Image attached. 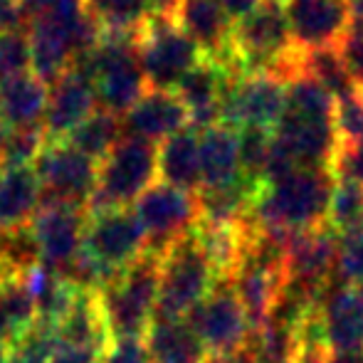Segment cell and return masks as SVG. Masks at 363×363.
<instances>
[{
	"label": "cell",
	"instance_id": "cell-1",
	"mask_svg": "<svg viewBox=\"0 0 363 363\" xmlns=\"http://www.w3.org/2000/svg\"><path fill=\"white\" fill-rule=\"evenodd\" d=\"M331 171H294L282 181L267 183L259 191L250 220L259 228L279 233H304L326 223L331 193Z\"/></svg>",
	"mask_w": 363,
	"mask_h": 363
},
{
	"label": "cell",
	"instance_id": "cell-2",
	"mask_svg": "<svg viewBox=\"0 0 363 363\" xmlns=\"http://www.w3.org/2000/svg\"><path fill=\"white\" fill-rule=\"evenodd\" d=\"M94 84L96 106L109 114L124 116L146 94V77L141 72L136 35L104 33L94 50L72 65Z\"/></svg>",
	"mask_w": 363,
	"mask_h": 363
},
{
	"label": "cell",
	"instance_id": "cell-3",
	"mask_svg": "<svg viewBox=\"0 0 363 363\" xmlns=\"http://www.w3.org/2000/svg\"><path fill=\"white\" fill-rule=\"evenodd\" d=\"M161 277V255L144 252L131 267L96 291L111 341L144 339L153 319Z\"/></svg>",
	"mask_w": 363,
	"mask_h": 363
},
{
	"label": "cell",
	"instance_id": "cell-4",
	"mask_svg": "<svg viewBox=\"0 0 363 363\" xmlns=\"http://www.w3.org/2000/svg\"><path fill=\"white\" fill-rule=\"evenodd\" d=\"M213 287H216V274L191 230L186 238L173 242L161 257L153 319H186L211 294Z\"/></svg>",
	"mask_w": 363,
	"mask_h": 363
},
{
	"label": "cell",
	"instance_id": "cell-5",
	"mask_svg": "<svg viewBox=\"0 0 363 363\" xmlns=\"http://www.w3.org/2000/svg\"><path fill=\"white\" fill-rule=\"evenodd\" d=\"M136 52L146 84L158 91H173L203 60L201 48L178 28L176 20L156 13L136 33Z\"/></svg>",
	"mask_w": 363,
	"mask_h": 363
},
{
	"label": "cell",
	"instance_id": "cell-6",
	"mask_svg": "<svg viewBox=\"0 0 363 363\" xmlns=\"http://www.w3.org/2000/svg\"><path fill=\"white\" fill-rule=\"evenodd\" d=\"M156 146L136 139H121L96 166V186L89 213L116 211L136 203L156 178Z\"/></svg>",
	"mask_w": 363,
	"mask_h": 363
},
{
	"label": "cell",
	"instance_id": "cell-7",
	"mask_svg": "<svg viewBox=\"0 0 363 363\" xmlns=\"http://www.w3.org/2000/svg\"><path fill=\"white\" fill-rule=\"evenodd\" d=\"M134 216L146 233V252L161 255L186 238L201 223L198 193L173 188L168 183H153L134 203Z\"/></svg>",
	"mask_w": 363,
	"mask_h": 363
},
{
	"label": "cell",
	"instance_id": "cell-8",
	"mask_svg": "<svg viewBox=\"0 0 363 363\" xmlns=\"http://www.w3.org/2000/svg\"><path fill=\"white\" fill-rule=\"evenodd\" d=\"M287 82L274 72H252L233 77L225 91L220 124L235 131L264 129L272 131L284 114Z\"/></svg>",
	"mask_w": 363,
	"mask_h": 363
},
{
	"label": "cell",
	"instance_id": "cell-9",
	"mask_svg": "<svg viewBox=\"0 0 363 363\" xmlns=\"http://www.w3.org/2000/svg\"><path fill=\"white\" fill-rule=\"evenodd\" d=\"M33 168L43 188V206L55 203L89 211L96 186V163L91 158L67 141H48Z\"/></svg>",
	"mask_w": 363,
	"mask_h": 363
},
{
	"label": "cell",
	"instance_id": "cell-10",
	"mask_svg": "<svg viewBox=\"0 0 363 363\" xmlns=\"http://www.w3.org/2000/svg\"><path fill=\"white\" fill-rule=\"evenodd\" d=\"M84 252L119 274L146 252V233L129 208L89 213L84 230Z\"/></svg>",
	"mask_w": 363,
	"mask_h": 363
},
{
	"label": "cell",
	"instance_id": "cell-11",
	"mask_svg": "<svg viewBox=\"0 0 363 363\" xmlns=\"http://www.w3.org/2000/svg\"><path fill=\"white\" fill-rule=\"evenodd\" d=\"M193 334L201 339L208 356L235 354L250 339V321L230 282L216 284L211 294L186 316Z\"/></svg>",
	"mask_w": 363,
	"mask_h": 363
},
{
	"label": "cell",
	"instance_id": "cell-12",
	"mask_svg": "<svg viewBox=\"0 0 363 363\" xmlns=\"http://www.w3.org/2000/svg\"><path fill=\"white\" fill-rule=\"evenodd\" d=\"M339 242L341 235L326 223L304 233H294L287 245L284 282L324 299L334 282Z\"/></svg>",
	"mask_w": 363,
	"mask_h": 363
},
{
	"label": "cell",
	"instance_id": "cell-13",
	"mask_svg": "<svg viewBox=\"0 0 363 363\" xmlns=\"http://www.w3.org/2000/svg\"><path fill=\"white\" fill-rule=\"evenodd\" d=\"M296 50L339 48L351 25V0H282Z\"/></svg>",
	"mask_w": 363,
	"mask_h": 363
},
{
	"label": "cell",
	"instance_id": "cell-14",
	"mask_svg": "<svg viewBox=\"0 0 363 363\" xmlns=\"http://www.w3.org/2000/svg\"><path fill=\"white\" fill-rule=\"evenodd\" d=\"M89 211L72 206H40L38 216L33 218V233L40 245V259L45 267L60 272L69 264L84 247V230Z\"/></svg>",
	"mask_w": 363,
	"mask_h": 363
},
{
	"label": "cell",
	"instance_id": "cell-15",
	"mask_svg": "<svg viewBox=\"0 0 363 363\" xmlns=\"http://www.w3.org/2000/svg\"><path fill=\"white\" fill-rule=\"evenodd\" d=\"M233 77H238V72L208 57H203L183 77L173 94L186 106L188 126H193L196 131H206L220 124V109H223L225 91H228Z\"/></svg>",
	"mask_w": 363,
	"mask_h": 363
},
{
	"label": "cell",
	"instance_id": "cell-16",
	"mask_svg": "<svg viewBox=\"0 0 363 363\" xmlns=\"http://www.w3.org/2000/svg\"><path fill=\"white\" fill-rule=\"evenodd\" d=\"M173 20L201 48L203 57L216 60L235 72L233 52H230L233 20L218 0H181Z\"/></svg>",
	"mask_w": 363,
	"mask_h": 363
},
{
	"label": "cell",
	"instance_id": "cell-17",
	"mask_svg": "<svg viewBox=\"0 0 363 363\" xmlns=\"http://www.w3.org/2000/svg\"><path fill=\"white\" fill-rule=\"evenodd\" d=\"M96 109L94 84L79 69H69L50 86L43 134L48 141H65Z\"/></svg>",
	"mask_w": 363,
	"mask_h": 363
},
{
	"label": "cell",
	"instance_id": "cell-18",
	"mask_svg": "<svg viewBox=\"0 0 363 363\" xmlns=\"http://www.w3.org/2000/svg\"><path fill=\"white\" fill-rule=\"evenodd\" d=\"M126 139L146 141H166L173 134L188 126V111L173 91L146 89V94L121 116Z\"/></svg>",
	"mask_w": 363,
	"mask_h": 363
},
{
	"label": "cell",
	"instance_id": "cell-19",
	"mask_svg": "<svg viewBox=\"0 0 363 363\" xmlns=\"http://www.w3.org/2000/svg\"><path fill=\"white\" fill-rule=\"evenodd\" d=\"M321 326L329 351H363V287L331 282L321 301Z\"/></svg>",
	"mask_w": 363,
	"mask_h": 363
},
{
	"label": "cell",
	"instance_id": "cell-20",
	"mask_svg": "<svg viewBox=\"0 0 363 363\" xmlns=\"http://www.w3.org/2000/svg\"><path fill=\"white\" fill-rule=\"evenodd\" d=\"M50 86L33 72L0 82V124L8 131L43 129Z\"/></svg>",
	"mask_w": 363,
	"mask_h": 363
},
{
	"label": "cell",
	"instance_id": "cell-21",
	"mask_svg": "<svg viewBox=\"0 0 363 363\" xmlns=\"http://www.w3.org/2000/svg\"><path fill=\"white\" fill-rule=\"evenodd\" d=\"M156 166L163 183L188 193H198L203 188L201 134L193 126H186L171 139H166L156 148Z\"/></svg>",
	"mask_w": 363,
	"mask_h": 363
},
{
	"label": "cell",
	"instance_id": "cell-22",
	"mask_svg": "<svg viewBox=\"0 0 363 363\" xmlns=\"http://www.w3.org/2000/svg\"><path fill=\"white\" fill-rule=\"evenodd\" d=\"M43 206V188L33 166L0 168V230L30 225Z\"/></svg>",
	"mask_w": 363,
	"mask_h": 363
},
{
	"label": "cell",
	"instance_id": "cell-23",
	"mask_svg": "<svg viewBox=\"0 0 363 363\" xmlns=\"http://www.w3.org/2000/svg\"><path fill=\"white\" fill-rule=\"evenodd\" d=\"M144 346L151 363H203L208 356L186 319H153Z\"/></svg>",
	"mask_w": 363,
	"mask_h": 363
},
{
	"label": "cell",
	"instance_id": "cell-24",
	"mask_svg": "<svg viewBox=\"0 0 363 363\" xmlns=\"http://www.w3.org/2000/svg\"><path fill=\"white\" fill-rule=\"evenodd\" d=\"M240 146L238 131L225 124H216L201 131V181L203 188H218L238 181Z\"/></svg>",
	"mask_w": 363,
	"mask_h": 363
},
{
	"label": "cell",
	"instance_id": "cell-25",
	"mask_svg": "<svg viewBox=\"0 0 363 363\" xmlns=\"http://www.w3.org/2000/svg\"><path fill=\"white\" fill-rule=\"evenodd\" d=\"M262 183L247 176L218 188H201L198 203H201V220L206 223H242L250 218L252 206L257 201Z\"/></svg>",
	"mask_w": 363,
	"mask_h": 363
},
{
	"label": "cell",
	"instance_id": "cell-26",
	"mask_svg": "<svg viewBox=\"0 0 363 363\" xmlns=\"http://www.w3.org/2000/svg\"><path fill=\"white\" fill-rule=\"evenodd\" d=\"M35 319H38V311H35L33 296L25 287V279H0V341L13 349L33 329Z\"/></svg>",
	"mask_w": 363,
	"mask_h": 363
},
{
	"label": "cell",
	"instance_id": "cell-27",
	"mask_svg": "<svg viewBox=\"0 0 363 363\" xmlns=\"http://www.w3.org/2000/svg\"><path fill=\"white\" fill-rule=\"evenodd\" d=\"M124 126H121V116L109 114V111L96 106L84 121L67 136V144L74 146L79 153H84L91 161H104L109 151L124 139Z\"/></svg>",
	"mask_w": 363,
	"mask_h": 363
},
{
	"label": "cell",
	"instance_id": "cell-28",
	"mask_svg": "<svg viewBox=\"0 0 363 363\" xmlns=\"http://www.w3.org/2000/svg\"><path fill=\"white\" fill-rule=\"evenodd\" d=\"M301 334L296 326L267 319L247 339L252 363H296L301 354Z\"/></svg>",
	"mask_w": 363,
	"mask_h": 363
},
{
	"label": "cell",
	"instance_id": "cell-29",
	"mask_svg": "<svg viewBox=\"0 0 363 363\" xmlns=\"http://www.w3.org/2000/svg\"><path fill=\"white\" fill-rule=\"evenodd\" d=\"M294 72L311 77L316 84H321L331 96H334V101H341V99H346V96L359 94V91L354 89V84H351L349 74H346V67H344V62H341L339 50L336 48L306 50V52L299 50Z\"/></svg>",
	"mask_w": 363,
	"mask_h": 363
},
{
	"label": "cell",
	"instance_id": "cell-30",
	"mask_svg": "<svg viewBox=\"0 0 363 363\" xmlns=\"http://www.w3.org/2000/svg\"><path fill=\"white\" fill-rule=\"evenodd\" d=\"M86 10L94 15L104 33L136 35L151 20V0H86Z\"/></svg>",
	"mask_w": 363,
	"mask_h": 363
},
{
	"label": "cell",
	"instance_id": "cell-31",
	"mask_svg": "<svg viewBox=\"0 0 363 363\" xmlns=\"http://www.w3.org/2000/svg\"><path fill=\"white\" fill-rule=\"evenodd\" d=\"M38 264H43V259H40V245L33 225L0 230V274L3 277H25Z\"/></svg>",
	"mask_w": 363,
	"mask_h": 363
},
{
	"label": "cell",
	"instance_id": "cell-32",
	"mask_svg": "<svg viewBox=\"0 0 363 363\" xmlns=\"http://www.w3.org/2000/svg\"><path fill=\"white\" fill-rule=\"evenodd\" d=\"M326 225L336 230L339 235L354 233L363 228V186L351 181H336L331 193Z\"/></svg>",
	"mask_w": 363,
	"mask_h": 363
},
{
	"label": "cell",
	"instance_id": "cell-33",
	"mask_svg": "<svg viewBox=\"0 0 363 363\" xmlns=\"http://www.w3.org/2000/svg\"><path fill=\"white\" fill-rule=\"evenodd\" d=\"M33 55H30L28 30H10L0 35V82L30 72Z\"/></svg>",
	"mask_w": 363,
	"mask_h": 363
},
{
	"label": "cell",
	"instance_id": "cell-34",
	"mask_svg": "<svg viewBox=\"0 0 363 363\" xmlns=\"http://www.w3.org/2000/svg\"><path fill=\"white\" fill-rule=\"evenodd\" d=\"M45 139L43 129H15L8 131L5 139V156H3V168H20V166H33L38 161V156L43 153Z\"/></svg>",
	"mask_w": 363,
	"mask_h": 363
},
{
	"label": "cell",
	"instance_id": "cell-35",
	"mask_svg": "<svg viewBox=\"0 0 363 363\" xmlns=\"http://www.w3.org/2000/svg\"><path fill=\"white\" fill-rule=\"evenodd\" d=\"M334 277L349 287H363V228L341 235Z\"/></svg>",
	"mask_w": 363,
	"mask_h": 363
},
{
	"label": "cell",
	"instance_id": "cell-36",
	"mask_svg": "<svg viewBox=\"0 0 363 363\" xmlns=\"http://www.w3.org/2000/svg\"><path fill=\"white\" fill-rule=\"evenodd\" d=\"M334 126L339 134V144L349 146L363 139V96L354 94L336 101Z\"/></svg>",
	"mask_w": 363,
	"mask_h": 363
},
{
	"label": "cell",
	"instance_id": "cell-37",
	"mask_svg": "<svg viewBox=\"0 0 363 363\" xmlns=\"http://www.w3.org/2000/svg\"><path fill=\"white\" fill-rule=\"evenodd\" d=\"M336 50H339V57L344 62L354 89L363 96V25L351 20L349 30Z\"/></svg>",
	"mask_w": 363,
	"mask_h": 363
},
{
	"label": "cell",
	"instance_id": "cell-38",
	"mask_svg": "<svg viewBox=\"0 0 363 363\" xmlns=\"http://www.w3.org/2000/svg\"><path fill=\"white\" fill-rule=\"evenodd\" d=\"M28 23L40 18H72L86 10V0H18Z\"/></svg>",
	"mask_w": 363,
	"mask_h": 363
},
{
	"label": "cell",
	"instance_id": "cell-39",
	"mask_svg": "<svg viewBox=\"0 0 363 363\" xmlns=\"http://www.w3.org/2000/svg\"><path fill=\"white\" fill-rule=\"evenodd\" d=\"M331 176L334 181H351L363 186V139L349 146H339Z\"/></svg>",
	"mask_w": 363,
	"mask_h": 363
},
{
	"label": "cell",
	"instance_id": "cell-40",
	"mask_svg": "<svg viewBox=\"0 0 363 363\" xmlns=\"http://www.w3.org/2000/svg\"><path fill=\"white\" fill-rule=\"evenodd\" d=\"M99 363H151L146 354L144 339H119L111 341Z\"/></svg>",
	"mask_w": 363,
	"mask_h": 363
},
{
	"label": "cell",
	"instance_id": "cell-41",
	"mask_svg": "<svg viewBox=\"0 0 363 363\" xmlns=\"http://www.w3.org/2000/svg\"><path fill=\"white\" fill-rule=\"evenodd\" d=\"M104 349L96 346H77V344H57L50 356V363H99Z\"/></svg>",
	"mask_w": 363,
	"mask_h": 363
},
{
	"label": "cell",
	"instance_id": "cell-42",
	"mask_svg": "<svg viewBox=\"0 0 363 363\" xmlns=\"http://www.w3.org/2000/svg\"><path fill=\"white\" fill-rule=\"evenodd\" d=\"M20 28H25V18L20 13L18 0H0V35Z\"/></svg>",
	"mask_w": 363,
	"mask_h": 363
},
{
	"label": "cell",
	"instance_id": "cell-43",
	"mask_svg": "<svg viewBox=\"0 0 363 363\" xmlns=\"http://www.w3.org/2000/svg\"><path fill=\"white\" fill-rule=\"evenodd\" d=\"M218 3L223 5V10L228 13V18L233 20V23H238V20H242L245 15L252 13L255 8H259L264 0H218Z\"/></svg>",
	"mask_w": 363,
	"mask_h": 363
},
{
	"label": "cell",
	"instance_id": "cell-44",
	"mask_svg": "<svg viewBox=\"0 0 363 363\" xmlns=\"http://www.w3.org/2000/svg\"><path fill=\"white\" fill-rule=\"evenodd\" d=\"M203 363H252V354H250V349L245 346V349L235 351V354H213V356H206V361Z\"/></svg>",
	"mask_w": 363,
	"mask_h": 363
},
{
	"label": "cell",
	"instance_id": "cell-45",
	"mask_svg": "<svg viewBox=\"0 0 363 363\" xmlns=\"http://www.w3.org/2000/svg\"><path fill=\"white\" fill-rule=\"evenodd\" d=\"M324 363H363V351H329Z\"/></svg>",
	"mask_w": 363,
	"mask_h": 363
},
{
	"label": "cell",
	"instance_id": "cell-46",
	"mask_svg": "<svg viewBox=\"0 0 363 363\" xmlns=\"http://www.w3.org/2000/svg\"><path fill=\"white\" fill-rule=\"evenodd\" d=\"M8 363H50L48 359L38 354H30V351H23V349H10V361Z\"/></svg>",
	"mask_w": 363,
	"mask_h": 363
},
{
	"label": "cell",
	"instance_id": "cell-47",
	"mask_svg": "<svg viewBox=\"0 0 363 363\" xmlns=\"http://www.w3.org/2000/svg\"><path fill=\"white\" fill-rule=\"evenodd\" d=\"M153 3V13L156 15H166V18H173L181 5V0H151Z\"/></svg>",
	"mask_w": 363,
	"mask_h": 363
},
{
	"label": "cell",
	"instance_id": "cell-48",
	"mask_svg": "<svg viewBox=\"0 0 363 363\" xmlns=\"http://www.w3.org/2000/svg\"><path fill=\"white\" fill-rule=\"evenodd\" d=\"M351 20L363 25V0H351Z\"/></svg>",
	"mask_w": 363,
	"mask_h": 363
},
{
	"label": "cell",
	"instance_id": "cell-49",
	"mask_svg": "<svg viewBox=\"0 0 363 363\" xmlns=\"http://www.w3.org/2000/svg\"><path fill=\"white\" fill-rule=\"evenodd\" d=\"M5 139H8V129L0 124V168H3V156H5Z\"/></svg>",
	"mask_w": 363,
	"mask_h": 363
},
{
	"label": "cell",
	"instance_id": "cell-50",
	"mask_svg": "<svg viewBox=\"0 0 363 363\" xmlns=\"http://www.w3.org/2000/svg\"><path fill=\"white\" fill-rule=\"evenodd\" d=\"M8 361H10V346H5L0 341V363H8Z\"/></svg>",
	"mask_w": 363,
	"mask_h": 363
},
{
	"label": "cell",
	"instance_id": "cell-51",
	"mask_svg": "<svg viewBox=\"0 0 363 363\" xmlns=\"http://www.w3.org/2000/svg\"><path fill=\"white\" fill-rule=\"evenodd\" d=\"M0 279H5V277H0Z\"/></svg>",
	"mask_w": 363,
	"mask_h": 363
},
{
	"label": "cell",
	"instance_id": "cell-52",
	"mask_svg": "<svg viewBox=\"0 0 363 363\" xmlns=\"http://www.w3.org/2000/svg\"><path fill=\"white\" fill-rule=\"evenodd\" d=\"M0 277H3V274H0Z\"/></svg>",
	"mask_w": 363,
	"mask_h": 363
}]
</instances>
